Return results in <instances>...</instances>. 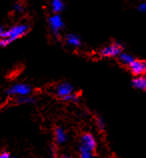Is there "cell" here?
<instances>
[{"label": "cell", "mask_w": 146, "mask_h": 158, "mask_svg": "<svg viewBox=\"0 0 146 158\" xmlns=\"http://www.w3.org/2000/svg\"><path fill=\"white\" fill-rule=\"evenodd\" d=\"M51 6H52V11L54 13H58V12H60L63 9L64 4L62 2V0H52Z\"/></svg>", "instance_id": "cell-12"}, {"label": "cell", "mask_w": 146, "mask_h": 158, "mask_svg": "<svg viewBox=\"0 0 146 158\" xmlns=\"http://www.w3.org/2000/svg\"><path fill=\"white\" fill-rule=\"evenodd\" d=\"M72 92H73V87L67 82L60 83L59 85L56 86V89H55L56 95L60 98H63L64 96H66V95H68Z\"/></svg>", "instance_id": "cell-7"}, {"label": "cell", "mask_w": 146, "mask_h": 158, "mask_svg": "<svg viewBox=\"0 0 146 158\" xmlns=\"http://www.w3.org/2000/svg\"><path fill=\"white\" fill-rule=\"evenodd\" d=\"M2 31H3V29H2V27H0V35H1V33H2Z\"/></svg>", "instance_id": "cell-21"}, {"label": "cell", "mask_w": 146, "mask_h": 158, "mask_svg": "<svg viewBox=\"0 0 146 158\" xmlns=\"http://www.w3.org/2000/svg\"><path fill=\"white\" fill-rule=\"evenodd\" d=\"M10 157V153L7 151H2L0 153V158H9Z\"/></svg>", "instance_id": "cell-20"}, {"label": "cell", "mask_w": 146, "mask_h": 158, "mask_svg": "<svg viewBox=\"0 0 146 158\" xmlns=\"http://www.w3.org/2000/svg\"><path fill=\"white\" fill-rule=\"evenodd\" d=\"M49 25L51 27L52 31L54 32L55 35H59V31L62 29V27L64 26V23L62 21V19L59 15L54 14L53 16L49 18Z\"/></svg>", "instance_id": "cell-6"}, {"label": "cell", "mask_w": 146, "mask_h": 158, "mask_svg": "<svg viewBox=\"0 0 146 158\" xmlns=\"http://www.w3.org/2000/svg\"><path fill=\"white\" fill-rule=\"evenodd\" d=\"M8 44H10L9 40L5 38V37H1V39H0V47H5Z\"/></svg>", "instance_id": "cell-17"}, {"label": "cell", "mask_w": 146, "mask_h": 158, "mask_svg": "<svg viewBox=\"0 0 146 158\" xmlns=\"http://www.w3.org/2000/svg\"><path fill=\"white\" fill-rule=\"evenodd\" d=\"M66 42L69 44L70 46L79 47L81 45V41L79 39V37L75 34H68L66 35Z\"/></svg>", "instance_id": "cell-10"}, {"label": "cell", "mask_w": 146, "mask_h": 158, "mask_svg": "<svg viewBox=\"0 0 146 158\" xmlns=\"http://www.w3.org/2000/svg\"><path fill=\"white\" fill-rule=\"evenodd\" d=\"M127 67L134 76H141L146 74V61L142 59H133Z\"/></svg>", "instance_id": "cell-2"}, {"label": "cell", "mask_w": 146, "mask_h": 158, "mask_svg": "<svg viewBox=\"0 0 146 158\" xmlns=\"http://www.w3.org/2000/svg\"><path fill=\"white\" fill-rule=\"evenodd\" d=\"M18 103H30L33 102V98L28 97V95H24V96H18L17 97Z\"/></svg>", "instance_id": "cell-15"}, {"label": "cell", "mask_w": 146, "mask_h": 158, "mask_svg": "<svg viewBox=\"0 0 146 158\" xmlns=\"http://www.w3.org/2000/svg\"><path fill=\"white\" fill-rule=\"evenodd\" d=\"M124 50L123 46L120 43H112L100 50V55L102 57H116Z\"/></svg>", "instance_id": "cell-3"}, {"label": "cell", "mask_w": 146, "mask_h": 158, "mask_svg": "<svg viewBox=\"0 0 146 158\" xmlns=\"http://www.w3.org/2000/svg\"><path fill=\"white\" fill-rule=\"evenodd\" d=\"M79 154H80L81 158H91L93 156L94 153L89 151L88 149L84 148L83 146H80V148H79Z\"/></svg>", "instance_id": "cell-13"}, {"label": "cell", "mask_w": 146, "mask_h": 158, "mask_svg": "<svg viewBox=\"0 0 146 158\" xmlns=\"http://www.w3.org/2000/svg\"><path fill=\"white\" fill-rule=\"evenodd\" d=\"M138 10L140 12H146V2L140 4V5L138 6Z\"/></svg>", "instance_id": "cell-19"}, {"label": "cell", "mask_w": 146, "mask_h": 158, "mask_svg": "<svg viewBox=\"0 0 146 158\" xmlns=\"http://www.w3.org/2000/svg\"><path fill=\"white\" fill-rule=\"evenodd\" d=\"M14 9L17 12H22L23 11V6L20 3H16L14 5Z\"/></svg>", "instance_id": "cell-18"}, {"label": "cell", "mask_w": 146, "mask_h": 158, "mask_svg": "<svg viewBox=\"0 0 146 158\" xmlns=\"http://www.w3.org/2000/svg\"><path fill=\"white\" fill-rule=\"evenodd\" d=\"M54 137H55V142L57 144H63L66 141V134L64 130L61 127H56L54 130Z\"/></svg>", "instance_id": "cell-8"}, {"label": "cell", "mask_w": 146, "mask_h": 158, "mask_svg": "<svg viewBox=\"0 0 146 158\" xmlns=\"http://www.w3.org/2000/svg\"><path fill=\"white\" fill-rule=\"evenodd\" d=\"M145 92H146V89H145Z\"/></svg>", "instance_id": "cell-22"}, {"label": "cell", "mask_w": 146, "mask_h": 158, "mask_svg": "<svg viewBox=\"0 0 146 158\" xmlns=\"http://www.w3.org/2000/svg\"><path fill=\"white\" fill-rule=\"evenodd\" d=\"M29 30V26L28 25H25V24H20V25H15L12 27L10 30H7V31H2L1 35L0 37H5L9 42H13V41L17 40L20 37L24 36Z\"/></svg>", "instance_id": "cell-1"}, {"label": "cell", "mask_w": 146, "mask_h": 158, "mask_svg": "<svg viewBox=\"0 0 146 158\" xmlns=\"http://www.w3.org/2000/svg\"><path fill=\"white\" fill-rule=\"evenodd\" d=\"M96 123H97V126L100 128V129L104 130V128H105V124H104V121H103V119L101 117H97Z\"/></svg>", "instance_id": "cell-16"}, {"label": "cell", "mask_w": 146, "mask_h": 158, "mask_svg": "<svg viewBox=\"0 0 146 158\" xmlns=\"http://www.w3.org/2000/svg\"><path fill=\"white\" fill-rule=\"evenodd\" d=\"M62 100L64 101H72V102H76L78 100V94L76 93H70L68 95H66V96H64L63 98H62Z\"/></svg>", "instance_id": "cell-14"}, {"label": "cell", "mask_w": 146, "mask_h": 158, "mask_svg": "<svg viewBox=\"0 0 146 158\" xmlns=\"http://www.w3.org/2000/svg\"><path fill=\"white\" fill-rule=\"evenodd\" d=\"M31 92V87L24 84V83H19L15 84L6 91L8 95H17V96H24V95H29Z\"/></svg>", "instance_id": "cell-4"}, {"label": "cell", "mask_w": 146, "mask_h": 158, "mask_svg": "<svg viewBox=\"0 0 146 158\" xmlns=\"http://www.w3.org/2000/svg\"><path fill=\"white\" fill-rule=\"evenodd\" d=\"M132 85L137 89L145 90L146 89V77H144V75L135 77L132 80Z\"/></svg>", "instance_id": "cell-9"}, {"label": "cell", "mask_w": 146, "mask_h": 158, "mask_svg": "<svg viewBox=\"0 0 146 158\" xmlns=\"http://www.w3.org/2000/svg\"><path fill=\"white\" fill-rule=\"evenodd\" d=\"M133 59H134V58H133L131 55H129V54H127V53H123L122 52V53H120L118 55V61L121 64L125 65V66H128L133 61Z\"/></svg>", "instance_id": "cell-11"}, {"label": "cell", "mask_w": 146, "mask_h": 158, "mask_svg": "<svg viewBox=\"0 0 146 158\" xmlns=\"http://www.w3.org/2000/svg\"><path fill=\"white\" fill-rule=\"evenodd\" d=\"M81 146L88 149V150L92 153H95L97 144L93 135L90 134V133H84V134L81 136Z\"/></svg>", "instance_id": "cell-5"}]
</instances>
